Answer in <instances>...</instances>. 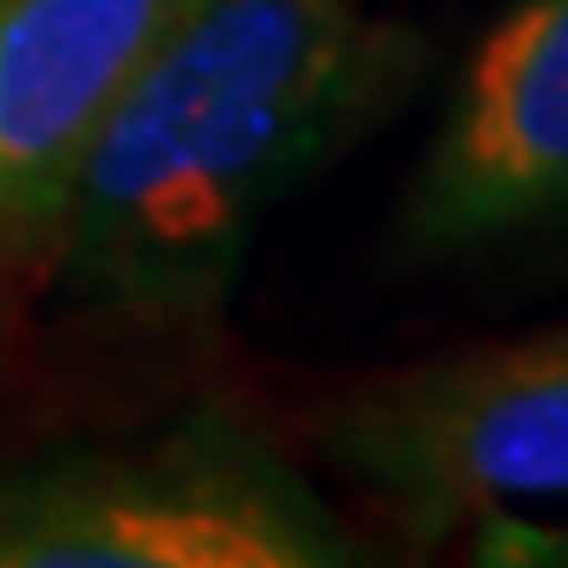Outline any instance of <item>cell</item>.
I'll list each match as a JSON object with an SVG mask.
<instances>
[{
  "mask_svg": "<svg viewBox=\"0 0 568 568\" xmlns=\"http://www.w3.org/2000/svg\"><path fill=\"white\" fill-rule=\"evenodd\" d=\"M354 530L227 410L0 467V568H335Z\"/></svg>",
  "mask_w": 568,
  "mask_h": 568,
  "instance_id": "2",
  "label": "cell"
},
{
  "mask_svg": "<svg viewBox=\"0 0 568 568\" xmlns=\"http://www.w3.org/2000/svg\"><path fill=\"white\" fill-rule=\"evenodd\" d=\"M493 544H549V549H537V556H530V562H568V530H544V525H530V530H487V537H480V556H487ZM511 549H499V556H493V562H506Z\"/></svg>",
  "mask_w": 568,
  "mask_h": 568,
  "instance_id": "6",
  "label": "cell"
},
{
  "mask_svg": "<svg viewBox=\"0 0 568 568\" xmlns=\"http://www.w3.org/2000/svg\"><path fill=\"white\" fill-rule=\"evenodd\" d=\"M316 436L417 537L568 506V323L354 379Z\"/></svg>",
  "mask_w": 568,
  "mask_h": 568,
  "instance_id": "3",
  "label": "cell"
},
{
  "mask_svg": "<svg viewBox=\"0 0 568 568\" xmlns=\"http://www.w3.org/2000/svg\"><path fill=\"white\" fill-rule=\"evenodd\" d=\"M196 0H0V265L58 241L82 159Z\"/></svg>",
  "mask_w": 568,
  "mask_h": 568,
  "instance_id": "5",
  "label": "cell"
},
{
  "mask_svg": "<svg viewBox=\"0 0 568 568\" xmlns=\"http://www.w3.org/2000/svg\"><path fill=\"white\" fill-rule=\"evenodd\" d=\"M417 63V32L361 0H196L82 159L51 241L63 310L133 335L209 328L260 222Z\"/></svg>",
  "mask_w": 568,
  "mask_h": 568,
  "instance_id": "1",
  "label": "cell"
},
{
  "mask_svg": "<svg viewBox=\"0 0 568 568\" xmlns=\"http://www.w3.org/2000/svg\"><path fill=\"white\" fill-rule=\"evenodd\" d=\"M568 215V0H518L474 44L429 152L410 178L398 241L455 260Z\"/></svg>",
  "mask_w": 568,
  "mask_h": 568,
  "instance_id": "4",
  "label": "cell"
}]
</instances>
